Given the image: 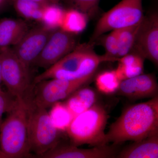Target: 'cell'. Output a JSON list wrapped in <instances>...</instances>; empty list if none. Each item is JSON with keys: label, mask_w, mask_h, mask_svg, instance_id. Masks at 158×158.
Here are the masks:
<instances>
[{"label": "cell", "mask_w": 158, "mask_h": 158, "mask_svg": "<svg viewBox=\"0 0 158 158\" xmlns=\"http://www.w3.org/2000/svg\"><path fill=\"white\" fill-rule=\"evenodd\" d=\"M106 134L108 143L118 145L135 141L158 132V96L131 105L111 124Z\"/></svg>", "instance_id": "obj_1"}, {"label": "cell", "mask_w": 158, "mask_h": 158, "mask_svg": "<svg viewBox=\"0 0 158 158\" xmlns=\"http://www.w3.org/2000/svg\"><path fill=\"white\" fill-rule=\"evenodd\" d=\"M94 44V43L90 42L78 44L69 53L35 77L33 85L51 79L82 78L95 74L98 66L103 62L118 61L106 54H97Z\"/></svg>", "instance_id": "obj_2"}, {"label": "cell", "mask_w": 158, "mask_h": 158, "mask_svg": "<svg viewBox=\"0 0 158 158\" xmlns=\"http://www.w3.org/2000/svg\"><path fill=\"white\" fill-rule=\"evenodd\" d=\"M0 127V149L7 158L31 156L28 130V109L24 99H15Z\"/></svg>", "instance_id": "obj_3"}, {"label": "cell", "mask_w": 158, "mask_h": 158, "mask_svg": "<svg viewBox=\"0 0 158 158\" xmlns=\"http://www.w3.org/2000/svg\"><path fill=\"white\" fill-rule=\"evenodd\" d=\"M109 116L102 105L96 103L89 109L74 117L66 131L71 144L92 147L108 144L105 131Z\"/></svg>", "instance_id": "obj_4"}, {"label": "cell", "mask_w": 158, "mask_h": 158, "mask_svg": "<svg viewBox=\"0 0 158 158\" xmlns=\"http://www.w3.org/2000/svg\"><path fill=\"white\" fill-rule=\"evenodd\" d=\"M25 100L27 106L30 148L38 157L60 142L61 132L52 123L46 109L34 103L29 96Z\"/></svg>", "instance_id": "obj_5"}, {"label": "cell", "mask_w": 158, "mask_h": 158, "mask_svg": "<svg viewBox=\"0 0 158 158\" xmlns=\"http://www.w3.org/2000/svg\"><path fill=\"white\" fill-rule=\"evenodd\" d=\"M2 82L15 98L25 99L33 87L30 68L23 63L12 48L0 50Z\"/></svg>", "instance_id": "obj_6"}, {"label": "cell", "mask_w": 158, "mask_h": 158, "mask_svg": "<svg viewBox=\"0 0 158 158\" xmlns=\"http://www.w3.org/2000/svg\"><path fill=\"white\" fill-rule=\"evenodd\" d=\"M144 17L142 0H122L99 19L89 42L109 31L137 24Z\"/></svg>", "instance_id": "obj_7"}, {"label": "cell", "mask_w": 158, "mask_h": 158, "mask_svg": "<svg viewBox=\"0 0 158 158\" xmlns=\"http://www.w3.org/2000/svg\"><path fill=\"white\" fill-rule=\"evenodd\" d=\"M95 74L76 80L51 79L42 81L33 85L29 96L34 103L47 109L88 85L93 81Z\"/></svg>", "instance_id": "obj_8"}, {"label": "cell", "mask_w": 158, "mask_h": 158, "mask_svg": "<svg viewBox=\"0 0 158 158\" xmlns=\"http://www.w3.org/2000/svg\"><path fill=\"white\" fill-rule=\"evenodd\" d=\"M77 35L57 29L53 32L34 65L47 69L73 50Z\"/></svg>", "instance_id": "obj_9"}, {"label": "cell", "mask_w": 158, "mask_h": 158, "mask_svg": "<svg viewBox=\"0 0 158 158\" xmlns=\"http://www.w3.org/2000/svg\"><path fill=\"white\" fill-rule=\"evenodd\" d=\"M131 52L158 65V15L155 12L141 21Z\"/></svg>", "instance_id": "obj_10"}, {"label": "cell", "mask_w": 158, "mask_h": 158, "mask_svg": "<svg viewBox=\"0 0 158 158\" xmlns=\"http://www.w3.org/2000/svg\"><path fill=\"white\" fill-rule=\"evenodd\" d=\"M55 30L48 28L42 25L29 30L12 49L19 59L30 68L31 65H34Z\"/></svg>", "instance_id": "obj_11"}, {"label": "cell", "mask_w": 158, "mask_h": 158, "mask_svg": "<svg viewBox=\"0 0 158 158\" xmlns=\"http://www.w3.org/2000/svg\"><path fill=\"white\" fill-rule=\"evenodd\" d=\"M118 145L95 146L90 148H79L72 144H62L59 142L38 158H110L116 157Z\"/></svg>", "instance_id": "obj_12"}, {"label": "cell", "mask_w": 158, "mask_h": 158, "mask_svg": "<svg viewBox=\"0 0 158 158\" xmlns=\"http://www.w3.org/2000/svg\"><path fill=\"white\" fill-rule=\"evenodd\" d=\"M158 85L153 74H141L122 81L117 90L118 95L131 100L152 98L158 95Z\"/></svg>", "instance_id": "obj_13"}, {"label": "cell", "mask_w": 158, "mask_h": 158, "mask_svg": "<svg viewBox=\"0 0 158 158\" xmlns=\"http://www.w3.org/2000/svg\"><path fill=\"white\" fill-rule=\"evenodd\" d=\"M158 132L135 141L118 152L116 158H157Z\"/></svg>", "instance_id": "obj_14"}, {"label": "cell", "mask_w": 158, "mask_h": 158, "mask_svg": "<svg viewBox=\"0 0 158 158\" xmlns=\"http://www.w3.org/2000/svg\"><path fill=\"white\" fill-rule=\"evenodd\" d=\"M29 31L22 19H4L0 21V50L16 45Z\"/></svg>", "instance_id": "obj_15"}, {"label": "cell", "mask_w": 158, "mask_h": 158, "mask_svg": "<svg viewBox=\"0 0 158 158\" xmlns=\"http://www.w3.org/2000/svg\"><path fill=\"white\" fill-rule=\"evenodd\" d=\"M98 98L96 90L86 85L76 90L63 102L75 117L95 104Z\"/></svg>", "instance_id": "obj_16"}, {"label": "cell", "mask_w": 158, "mask_h": 158, "mask_svg": "<svg viewBox=\"0 0 158 158\" xmlns=\"http://www.w3.org/2000/svg\"><path fill=\"white\" fill-rule=\"evenodd\" d=\"M144 59L134 52L119 58L116 69V75L121 81L143 73Z\"/></svg>", "instance_id": "obj_17"}, {"label": "cell", "mask_w": 158, "mask_h": 158, "mask_svg": "<svg viewBox=\"0 0 158 158\" xmlns=\"http://www.w3.org/2000/svg\"><path fill=\"white\" fill-rule=\"evenodd\" d=\"M88 18L86 15L77 9L71 8L65 10L59 28L77 35L87 27Z\"/></svg>", "instance_id": "obj_18"}, {"label": "cell", "mask_w": 158, "mask_h": 158, "mask_svg": "<svg viewBox=\"0 0 158 158\" xmlns=\"http://www.w3.org/2000/svg\"><path fill=\"white\" fill-rule=\"evenodd\" d=\"M121 81L118 79L115 70H106L98 74L95 78L97 90L106 95L116 93Z\"/></svg>", "instance_id": "obj_19"}, {"label": "cell", "mask_w": 158, "mask_h": 158, "mask_svg": "<svg viewBox=\"0 0 158 158\" xmlns=\"http://www.w3.org/2000/svg\"><path fill=\"white\" fill-rule=\"evenodd\" d=\"M51 107L48 113L52 123L59 131H66L73 116L63 102H58Z\"/></svg>", "instance_id": "obj_20"}, {"label": "cell", "mask_w": 158, "mask_h": 158, "mask_svg": "<svg viewBox=\"0 0 158 158\" xmlns=\"http://www.w3.org/2000/svg\"><path fill=\"white\" fill-rule=\"evenodd\" d=\"M141 21L135 25L117 30L119 59L130 53L132 51L136 35Z\"/></svg>", "instance_id": "obj_21"}, {"label": "cell", "mask_w": 158, "mask_h": 158, "mask_svg": "<svg viewBox=\"0 0 158 158\" xmlns=\"http://www.w3.org/2000/svg\"><path fill=\"white\" fill-rule=\"evenodd\" d=\"M18 14L25 19L40 22L44 6L31 0H13Z\"/></svg>", "instance_id": "obj_22"}, {"label": "cell", "mask_w": 158, "mask_h": 158, "mask_svg": "<svg viewBox=\"0 0 158 158\" xmlns=\"http://www.w3.org/2000/svg\"><path fill=\"white\" fill-rule=\"evenodd\" d=\"M64 9L58 4H50L44 6L42 19V25L51 30L60 28L64 15Z\"/></svg>", "instance_id": "obj_23"}, {"label": "cell", "mask_w": 158, "mask_h": 158, "mask_svg": "<svg viewBox=\"0 0 158 158\" xmlns=\"http://www.w3.org/2000/svg\"><path fill=\"white\" fill-rule=\"evenodd\" d=\"M101 40L100 43L104 48L106 51L105 54L108 56L117 59L118 61L119 58H118V30L111 31V33L106 35H102L96 40Z\"/></svg>", "instance_id": "obj_24"}, {"label": "cell", "mask_w": 158, "mask_h": 158, "mask_svg": "<svg viewBox=\"0 0 158 158\" xmlns=\"http://www.w3.org/2000/svg\"><path fill=\"white\" fill-rule=\"evenodd\" d=\"M100 0H67L73 9H77L88 18L93 17L96 14L99 9Z\"/></svg>", "instance_id": "obj_25"}, {"label": "cell", "mask_w": 158, "mask_h": 158, "mask_svg": "<svg viewBox=\"0 0 158 158\" xmlns=\"http://www.w3.org/2000/svg\"><path fill=\"white\" fill-rule=\"evenodd\" d=\"M15 99L8 92L0 91V118H2L4 113L10 111L14 105Z\"/></svg>", "instance_id": "obj_26"}, {"label": "cell", "mask_w": 158, "mask_h": 158, "mask_svg": "<svg viewBox=\"0 0 158 158\" xmlns=\"http://www.w3.org/2000/svg\"><path fill=\"white\" fill-rule=\"evenodd\" d=\"M31 1H34L35 2L38 3L40 4L41 6H44L50 4L49 0H31Z\"/></svg>", "instance_id": "obj_27"}, {"label": "cell", "mask_w": 158, "mask_h": 158, "mask_svg": "<svg viewBox=\"0 0 158 158\" xmlns=\"http://www.w3.org/2000/svg\"><path fill=\"white\" fill-rule=\"evenodd\" d=\"M2 82V72H1V63L0 61V91H2V89L1 88V83Z\"/></svg>", "instance_id": "obj_28"}, {"label": "cell", "mask_w": 158, "mask_h": 158, "mask_svg": "<svg viewBox=\"0 0 158 158\" xmlns=\"http://www.w3.org/2000/svg\"><path fill=\"white\" fill-rule=\"evenodd\" d=\"M50 4H58L60 0H49Z\"/></svg>", "instance_id": "obj_29"}, {"label": "cell", "mask_w": 158, "mask_h": 158, "mask_svg": "<svg viewBox=\"0 0 158 158\" xmlns=\"http://www.w3.org/2000/svg\"><path fill=\"white\" fill-rule=\"evenodd\" d=\"M0 158H7L6 155L0 149Z\"/></svg>", "instance_id": "obj_30"}, {"label": "cell", "mask_w": 158, "mask_h": 158, "mask_svg": "<svg viewBox=\"0 0 158 158\" xmlns=\"http://www.w3.org/2000/svg\"><path fill=\"white\" fill-rule=\"evenodd\" d=\"M3 1H4V0H0V7H1V5H2Z\"/></svg>", "instance_id": "obj_31"}, {"label": "cell", "mask_w": 158, "mask_h": 158, "mask_svg": "<svg viewBox=\"0 0 158 158\" xmlns=\"http://www.w3.org/2000/svg\"><path fill=\"white\" fill-rule=\"evenodd\" d=\"M2 118H0V127H1V124H2Z\"/></svg>", "instance_id": "obj_32"}]
</instances>
